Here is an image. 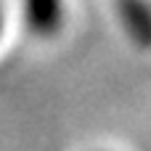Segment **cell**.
<instances>
[{
	"mask_svg": "<svg viewBox=\"0 0 151 151\" xmlns=\"http://www.w3.org/2000/svg\"><path fill=\"white\" fill-rule=\"evenodd\" d=\"M24 11L35 35H53L61 24V0H24Z\"/></svg>",
	"mask_w": 151,
	"mask_h": 151,
	"instance_id": "6da1fadb",
	"label": "cell"
},
{
	"mask_svg": "<svg viewBox=\"0 0 151 151\" xmlns=\"http://www.w3.org/2000/svg\"><path fill=\"white\" fill-rule=\"evenodd\" d=\"M119 11H122V21H125L130 37L135 42H141L143 48H149L151 45V5L146 0H122Z\"/></svg>",
	"mask_w": 151,
	"mask_h": 151,
	"instance_id": "7a4b0ae2",
	"label": "cell"
}]
</instances>
